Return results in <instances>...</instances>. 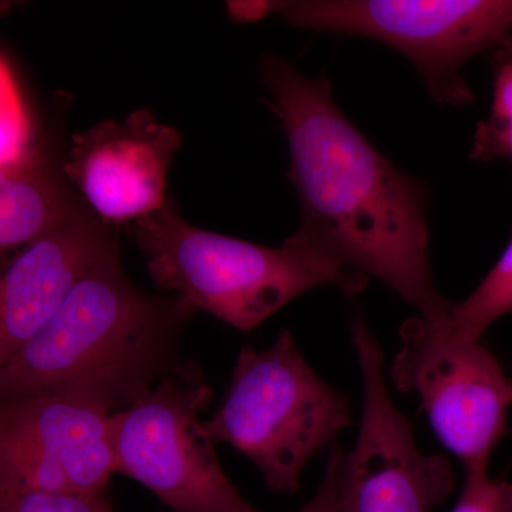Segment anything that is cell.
<instances>
[{
    "label": "cell",
    "mask_w": 512,
    "mask_h": 512,
    "mask_svg": "<svg viewBox=\"0 0 512 512\" xmlns=\"http://www.w3.org/2000/svg\"><path fill=\"white\" fill-rule=\"evenodd\" d=\"M107 495L0 494V512H111Z\"/></svg>",
    "instance_id": "16"
},
{
    "label": "cell",
    "mask_w": 512,
    "mask_h": 512,
    "mask_svg": "<svg viewBox=\"0 0 512 512\" xmlns=\"http://www.w3.org/2000/svg\"><path fill=\"white\" fill-rule=\"evenodd\" d=\"M180 147L177 128L138 109L72 134L64 170L94 214L127 227L167 202V175Z\"/></svg>",
    "instance_id": "10"
},
{
    "label": "cell",
    "mask_w": 512,
    "mask_h": 512,
    "mask_svg": "<svg viewBox=\"0 0 512 512\" xmlns=\"http://www.w3.org/2000/svg\"><path fill=\"white\" fill-rule=\"evenodd\" d=\"M212 389L200 367L180 362L111 416L116 471L175 512H258L222 470L201 413Z\"/></svg>",
    "instance_id": "5"
},
{
    "label": "cell",
    "mask_w": 512,
    "mask_h": 512,
    "mask_svg": "<svg viewBox=\"0 0 512 512\" xmlns=\"http://www.w3.org/2000/svg\"><path fill=\"white\" fill-rule=\"evenodd\" d=\"M119 231L86 205L3 264L0 365L45 328L86 276L121 254Z\"/></svg>",
    "instance_id": "11"
},
{
    "label": "cell",
    "mask_w": 512,
    "mask_h": 512,
    "mask_svg": "<svg viewBox=\"0 0 512 512\" xmlns=\"http://www.w3.org/2000/svg\"><path fill=\"white\" fill-rule=\"evenodd\" d=\"M402 349L390 377L404 393H416L437 439L464 464L488 466L507 431L512 382L487 346L457 340L421 318L400 328Z\"/></svg>",
    "instance_id": "8"
},
{
    "label": "cell",
    "mask_w": 512,
    "mask_h": 512,
    "mask_svg": "<svg viewBox=\"0 0 512 512\" xmlns=\"http://www.w3.org/2000/svg\"><path fill=\"white\" fill-rule=\"evenodd\" d=\"M114 409L96 397L49 392L0 403V494L106 495L117 474Z\"/></svg>",
    "instance_id": "9"
},
{
    "label": "cell",
    "mask_w": 512,
    "mask_h": 512,
    "mask_svg": "<svg viewBox=\"0 0 512 512\" xmlns=\"http://www.w3.org/2000/svg\"><path fill=\"white\" fill-rule=\"evenodd\" d=\"M299 29L370 37L412 60L440 103L474 100L460 69L511 39L512 0H293L269 2Z\"/></svg>",
    "instance_id": "6"
},
{
    "label": "cell",
    "mask_w": 512,
    "mask_h": 512,
    "mask_svg": "<svg viewBox=\"0 0 512 512\" xmlns=\"http://www.w3.org/2000/svg\"><path fill=\"white\" fill-rule=\"evenodd\" d=\"M342 454L343 448L336 446V444L330 447L325 476H323L318 491H316V494L313 495L309 503L303 505L301 510L296 512H335L336 474H338Z\"/></svg>",
    "instance_id": "17"
},
{
    "label": "cell",
    "mask_w": 512,
    "mask_h": 512,
    "mask_svg": "<svg viewBox=\"0 0 512 512\" xmlns=\"http://www.w3.org/2000/svg\"><path fill=\"white\" fill-rule=\"evenodd\" d=\"M215 443L248 458L274 493L293 494L309 461L352 424L348 397L320 379L288 329L239 350L224 402L205 420Z\"/></svg>",
    "instance_id": "4"
},
{
    "label": "cell",
    "mask_w": 512,
    "mask_h": 512,
    "mask_svg": "<svg viewBox=\"0 0 512 512\" xmlns=\"http://www.w3.org/2000/svg\"><path fill=\"white\" fill-rule=\"evenodd\" d=\"M111 512H113V511H111Z\"/></svg>",
    "instance_id": "19"
},
{
    "label": "cell",
    "mask_w": 512,
    "mask_h": 512,
    "mask_svg": "<svg viewBox=\"0 0 512 512\" xmlns=\"http://www.w3.org/2000/svg\"><path fill=\"white\" fill-rule=\"evenodd\" d=\"M494 52L493 106L490 117L478 124L471 150L481 163L512 161V37Z\"/></svg>",
    "instance_id": "14"
},
{
    "label": "cell",
    "mask_w": 512,
    "mask_h": 512,
    "mask_svg": "<svg viewBox=\"0 0 512 512\" xmlns=\"http://www.w3.org/2000/svg\"><path fill=\"white\" fill-rule=\"evenodd\" d=\"M228 10L232 19L255 22L269 15V2H229Z\"/></svg>",
    "instance_id": "18"
},
{
    "label": "cell",
    "mask_w": 512,
    "mask_h": 512,
    "mask_svg": "<svg viewBox=\"0 0 512 512\" xmlns=\"http://www.w3.org/2000/svg\"><path fill=\"white\" fill-rule=\"evenodd\" d=\"M511 312L512 239L476 291L464 301L453 303L444 325L434 329L453 339L477 342L495 320Z\"/></svg>",
    "instance_id": "13"
},
{
    "label": "cell",
    "mask_w": 512,
    "mask_h": 512,
    "mask_svg": "<svg viewBox=\"0 0 512 512\" xmlns=\"http://www.w3.org/2000/svg\"><path fill=\"white\" fill-rule=\"evenodd\" d=\"M464 470L463 491L451 512H512V484L491 478L488 466Z\"/></svg>",
    "instance_id": "15"
},
{
    "label": "cell",
    "mask_w": 512,
    "mask_h": 512,
    "mask_svg": "<svg viewBox=\"0 0 512 512\" xmlns=\"http://www.w3.org/2000/svg\"><path fill=\"white\" fill-rule=\"evenodd\" d=\"M70 96L55 99L50 126L10 163L0 165V254L3 264L47 229L86 207L67 177L66 113Z\"/></svg>",
    "instance_id": "12"
},
{
    "label": "cell",
    "mask_w": 512,
    "mask_h": 512,
    "mask_svg": "<svg viewBox=\"0 0 512 512\" xmlns=\"http://www.w3.org/2000/svg\"><path fill=\"white\" fill-rule=\"evenodd\" d=\"M352 343L363 412L355 446L340 457L335 512H434L453 491V467L417 446L412 424L390 397L383 350L360 313L352 322Z\"/></svg>",
    "instance_id": "7"
},
{
    "label": "cell",
    "mask_w": 512,
    "mask_h": 512,
    "mask_svg": "<svg viewBox=\"0 0 512 512\" xmlns=\"http://www.w3.org/2000/svg\"><path fill=\"white\" fill-rule=\"evenodd\" d=\"M261 80L288 138L289 178L301 201L296 244L375 276L433 328L451 305L431 272L427 194L376 150L335 103L325 77L265 55Z\"/></svg>",
    "instance_id": "1"
},
{
    "label": "cell",
    "mask_w": 512,
    "mask_h": 512,
    "mask_svg": "<svg viewBox=\"0 0 512 512\" xmlns=\"http://www.w3.org/2000/svg\"><path fill=\"white\" fill-rule=\"evenodd\" d=\"M151 281L195 311L249 332L293 299L322 285L346 298L362 292L366 275L286 239L265 247L184 220L168 198L160 210L127 225Z\"/></svg>",
    "instance_id": "3"
},
{
    "label": "cell",
    "mask_w": 512,
    "mask_h": 512,
    "mask_svg": "<svg viewBox=\"0 0 512 512\" xmlns=\"http://www.w3.org/2000/svg\"><path fill=\"white\" fill-rule=\"evenodd\" d=\"M195 313L180 296L138 288L124 272L121 254L113 256L0 365V399L72 392L119 412L181 362V336Z\"/></svg>",
    "instance_id": "2"
}]
</instances>
